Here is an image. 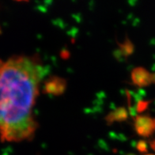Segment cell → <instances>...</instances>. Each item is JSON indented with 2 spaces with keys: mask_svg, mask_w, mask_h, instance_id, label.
<instances>
[{
  "mask_svg": "<svg viewBox=\"0 0 155 155\" xmlns=\"http://www.w3.org/2000/svg\"><path fill=\"white\" fill-rule=\"evenodd\" d=\"M46 70L37 55L0 60V138L6 142L33 139L37 128L33 108Z\"/></svg>",
  "mask_w": 155,
  "mask_h": 155,
  "instance_id": "cell-1",
  "label": "cell"
},
{
  "mask_svg": "<svg viewBox=\"0 0 155 155\" xmlns=\"http://www.w3.org/2000/svg\"><path fill=\"white\" fill-rule=\"evenodd\" d=\"M135 129L138 135L148 137L155 131V118L150 116L139 115L135 120Z\"/></svg>",
  "mask_w": 155,
  "mask_h": 155,
  "instance_id": "cell-2",
  "label": "cell"
},
{
  "mask_svg": "<svg viewBox=\"0 0 155 155\" xmlns=\"http://www.w3.org/2000/svg\"><path fill=\"white\" fill-rule=\"evenodd\" d=\"M67 81L59 76H51L44 84V93L54 96H59L65 92Z\"/></svg>",
  "mask_w": 155,
  "mask_h": 155,
  "instance_id": "cell-3",
  "label": "cell"
},
{
  "mask_svg": "<svg viewBox=\"0 0 155 155\" xmlns=\"http://www.w3.org/2000/svg\"><path fill=\"white\" fill-rule=\"evenodd\" d=\"M132 82L139 87H144L153 83L152 74L143 68H136L131 72Z\"/></svg>",
  "mask_w": 155,
  "mask_h": 155,
  "instance_id": "cell-4",
  "label": "cell"
},
{
  "mask_svg": "<svg viewBox=\"0 0 155 155\" xmlns=\"http://www.w3.org/2000/svg\"><path fill=\"white\" fill-rule=\"evenodd\" d=\"M128 117V113L125 108H118L110 112L105 117L107 123L108 124H112V123L118 122V121H124Z\"/></svg>",
  "mask_w": 155,
  "mask_h": 155,
  "instance_id": "cell-5",
  "label": "cell"
},
{
  "mask_svg": "<svg viewBox=\"0 0 155 155\" xmlns=\"http://www.w3.org/2000/svg\"><path fill=\"white\" fill-rule=\"evenodd\" d=\"M121 51L124 55H128L132 53L133 50H134V46H133L132 43L129 40H126V41L122 44L120 46Z\"/></svg>",
  "mask_w": 155,
  "mask_h": 155,
  "instance_id": "cell-6",
  "label": "cell"
},
{
  "mask_svg": "<svg viewBox=\"0 0 155 155\" xmlns=\"http://www.w3.org/2000/svg\"><path fill=\"white\" fill-rule=\"evenodd\" d=\"M148 104H149V102L145 101H139L138 104H137V111L139 112H142L143 111H145L147 108V107H148Z\"/></svg>",
  "mask_w": 155,
  "mask_h": 155,
  "instance_id": "cell-7",
  "label": "cell"
},
{
  "mask_svg": "<svg viewBox=\"0 0 155 155\" xmlns=\"http://www.w3.org/2000/svg\"><path fill=\"white\" fill-rule=\"evenodd\" d=\"M136 147L137 150L142 152V153H144V152H147V144L145 141H139V143H137Z\"/></svg>",
  "mask_w": 155,
  "mask_h": 155,
  "instance_id": "cell-8",
  "label": "cell"
},
{
  "mask_svg": "<svg viewBox=\"0 0 155 155\" xmlns=\"http://www.w3.org/2000/svg\"><path fill=\"white\" fill-rule=\"evenodd\" d=\"M150 147L155 151V139H153L152 142H150Z\"/></svg>",
  "mask_w": 155,
  "mask_h": 155,
  "instance_id": "cell-9",
  "label": "cell"
},
{
  "mask_svg": "<svg viewBox=\"0 0 155 155\" xmlns=\"http://www.w3.org/2000/svg\"><path fill=\"white\" fill-rule=\"evenodd\" d=\"M152 82L155 83V74H152Z\"/></svg>",
  "mask_w": 155,
  "mask_h": 155,
  "instance_id": "cell-10",
  "label": "cell"
},
{
  "mask_svg": "<svg viewBox=\"0 0 155 155\" xmlns=\"http://www.w3.org/2000/svg\"><path fill=\"white\" fill-rule=\"evenodd\" d=\"M146 155H153V154H146Z\"/></svg>",
  "mask_w": 155,
  "mask_h": 155,
  "instance_id": "cell-11",
  "label": "cell"
},
{
  "mask_svg": "<svg viewBox=\"0 0 155 155\" xmlns=\"http://www.w3.org/2000/svg\"><path fill=\"white\" fill-rule=\"evenodd\" d=\"M0 33H1V29H0Z\"/></svg>",
  "mask_w": 155,
  "mask_h": 155,
  "instance_id": "cell-12",
  "label": "cell"
}]
</instances>
